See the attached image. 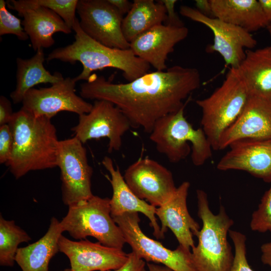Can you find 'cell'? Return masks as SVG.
<instances>
[{
    "label": "cell",
    "mask_w": 271,
    "mask_h": 271,
    "mask_svg": "<svg viewBox=\"0 0 271 271\" xmlns=\"http://www.w3.org/2000/svg\"><path fill=\"white\" fill-rule=\"evenodd\" d=\"M189 33L185 26L161 24L141 34L130 43V49L156 70L168 69L166 61L175 46L184 40Z\"/></svg>",
    "instance_id": "obj_17"
},
{
    "label": "cell",
    "mask_w": 271,
    "mask_h": 271,
    "mask_svg": "<svg viewBox=\"0 0 271 271\" xmlns=\"http://www.w3.org/2000/svg\"><path fill=\"white\" fill-rule=\"evenodd\" d=\"M266 28H267V29L268 30V32L269 33V34L270 39H271V24L269 25L268 26H267V27Z\"/></svg>",
    "instance_id": "obj_41"
},
{
    "label": "cell",
    "mask_w": 271,
    "mask_h": 271,
    "mask_svg": "<svg viewBox=\"0 0 271 271\" xmlns=\"http://www.w3.org/2000/svg\"><path fill=\"white\" fill-rule=\"evenodd\" d=\"M83 144L75 137L59 141L57 167L61 172L62 199L69 206L88 199L91 191L92 168Z\"/></svg>",
    "instance_id": "obj_9"
},
{
    "label": "cell",
    "mask_w": 271,
    "mask_h": 271,
    "mask_svg": "<svg viewBox=\"0 0 271 271\" xmlns=\"http://www.w3.org/2000/svg\"><path fill=\"white\" fill-rule=\"evenodd\" d=\"M190 184L183 182L172 196L156 209V215L161 222V232L163 238L169 228L175 235L179 245L190 250L195 247L193 236H197L200 230L199 223L190 215L187 199Z\"/></svg>",
    "instance_id": "obj_18"
},
{
    "label": "cell",
    "mask_w": 271,
    "mask_h": 271,
    "mask_svg": "<svg viewBox=\"0 0 271 271\" xmlns=\"http://www.w3.org/2000/svg\"><path fill=\"white\" fill-rule=\"evenodd\" d=\"M147 266L148 270H147L145 269L143 271H173L165 265H158L151 263H148Z\"/></svg>",
    "instance_id": "obj_40"
},
{
    "label": "cell",
    "mask_w": 271,
    "mask_h": 271,
    "mask_svg": "<svg viewBox=\"0 0 271 271\" xmlns=\"http://www.w3.org/2000/svg\"><path fill=\"white\" fill-rule=\"evenodd\" d=\"M63 232L60 222L52 217L47 232L42 238L18 249L15 261L23 271H49V262L59 251L58 242Z\"/></svg>",
    "instance_id": "obj_24"
},
{
    "label": "cell",
    "mask_w": 271,
    "mask_h": 271,
    "mask_svg": "<svg viewBox=\"0 0 271 271\" xmlns=\"http://www.w3.org/2000/svg\"><path fill=\"white\" fill-rule=\"evenodd\" d=\"M200 84L198 69L175 65L125 83H113L92 74L81 84L80 94L83 99L112 103L127 117L131 127L150 134L159 119L185 105L184 100Z\"/></svg>",
    "instance_id": "obj_1"
},
{
    "label": "cell",
    "mask_w": 271,
    "mask_h": 271,
    "mask_svg": "<svg viewBox=\"0 0 271 271\" xmlns=\"http://www.w3.org/2000/svg\"><path fill=\"white\" fill-rule=\"evenodd\" d=\"M102 164L110 175L107 176L113 190L110 200V214L112 218L128 212H141L150 220V225L153 228L154 235L157 239L163 238L161 227L156 217V207L138 197L129 189L122 176L118 167H114L112 159L105 157Z\"/></svg>",
    "instance_id": "obj_20"
},
{
    "label": "cell",
    "mask_w": 271,
    "mask_h": 271,
    "mask_svg": "<svg viewBox=\"0 0 271 271\" xmlns=\"http://www.w3.org/2000/svg\"><path fill=\"white\" fill-rule=\"evenodd\" d=\"M244 139H271V100L250 96L239 117L221 136L219 150Z\"/></svg>",
    "instance_id": "obj_19"
},
{
    "label": "cell",
    "mask_w": 271,
    "mask_h": 271,
    "mask_svg": "<svg viewBox=\"0 0 271 271\" xmlns=\"http://www.w3.org/2000/svg\"><path fill=\"white\" fill-rule=\"evenodd\" d=\"M185 107L159 119L150 139L171 163H178L191 154L192 163L202 166L212 157L213 149L202 127L195 129L187 120Z\"/></svg>",
    "instance_id": "obj_5"
},
{
    "label": "cell",
    "mask_w": 271,
    "mask_h": 271,
    "mask_svg": "<svg viewBox=\"0 0 271 271\" xmlns=\"http://www.w3.org/2000/svg\"><path fill=\"white\" fill-rule=\"evenodd\" d=\"M262 263L271 268V242L263 244L260 247Z\"/></svg>",
    "instance_id": "obj_38"
},
{
    "label": "cell",
    "mask_w": 271,
    "mask_h": 271,
    "mask_svg": "<svg viewBox=\"0 0 271 271\" xmlns=\"http://www.w3.org/2000/svg\"><path fill=\"white\" fill-rule=\"evenodd\" d=\"M76 83L74 78L67 77L49 87L32 88L25 94L22 108L34 116L51 119L61 111L88 113L92 104L77 95Z\"/></svg>",
    "instance_id": "obj_13"
},
{
    "label": "cell",
    "mask_w": 271,
    "mask_h": 271,
    "mask_svg": "<svg viewBox=\"0 0 271 271\" xmlns=\"http://www.w3.org/2000/svg\"><path fill=\"white\" fill-rule=\"evenodd\" d=\"M123 16L127 14L131 9L132 2L128 0H108Z\"/></svg>",
    "instance_id": "obj_36"
},
{
    "label": "cell",
    "mask_w": 271,
    "mask_h": 271,
    "mask_svg": "<svg viewBox=\"0 0 271 271\" xmlns=\"http://www.w3.org/2000/svg\"><path fill=\"white\" fill-rule=\"evenodd\" d=\"M229 147L217 165L218 170L243 171L271 183V139L241 140Z\"/></svg>",
    "instance_id": "obj_16"
},
{
    "label": "cell",
    "mask_w": 271,
    "mask_h": 271,
    "mask_svg": "<svg viewBox=\"0 0 271 271\" xmlns=\"http://www.w3.org/2000/svg\"><path fill=\"white\" fill-rule=\"evenodd\" d=\"M14 112L10 101L4 96L0 97V126L8 124Z\"/></svg>",
    "instance_id": "obj_35"
},
{
    "label": "cell",
    "mask_w": 271,
    "mask_h": 271,
    "mask_svg": "<svg viewBox=\"0 0 271 271\" xmlns=\"http://www.w3.org/2000/svg\"><path fill=\"white\" fill-rule=\"evenodd\" d=\"M180 13L211 30L214 36L213 43L207 46L206 51L219 53L225 65L230 68L237 69L245 58L244 48L251 49L257 44L250 33L218 18L206 16L196 9L181 6Z\"/></svg>",
    "instance_id": "obj_11"
},
{
    "label": "cell",
    "mask_w": 271,
    "mask_h": 271,
    "mask_svg": "<svg viewBox=\"0 0 271 271\" xmlns=\"http://www.w3.org/2000/svg\"><path fill=\"white\" fill-rule=\"evenodd\" d=\"M125 240L139 257L148 262L163 264L173 271H197L190 250L179 245L171 250L146 235L141 230L138 212H128L113 218Z\"/></svg>",
    "instance_id": "obj_8"
},
{
    "label": "cell",
    "mask_w": 271,
    "mask_h": 271,
    "mask_svg": "<svg viewBox=\"0 0 271 271\" xmlns=\"http://www.w3.org/2000/svg\"><path fill=\"white\" fill-rule=\"evenodd\" d=\"M165 6L161 1L134 0L123 18L122 31L129 43L138 36L166 20Z\"/></svg>",
    "instance_id": "obj_26"
},
{
    "label": "cell",
    "mask_w": 271,
    "mask_h": 271,
    "mask_svg": "<svg viewBox=\"0 0 271 271\" xmlns=\"http://www.w3.org/2000/svg\"><path fill=\"white\" fill-rule=\"evenodd\" d=\"M23 18L22 26L34 51L47 48L55 43L53 35L57 32H72L65 21L53 11L44 7L28 9L18 14Z\"/></svg>",
    "instance_id": "obj_21"
},
{
    "label": "cell",
    "mask_w": 271,
    "mask_h": 271,
    "mask_svg": "<svg viewBox=\"0 0 271 271\" xmlns=\"http://www.w3.org/2000/svg\"><path fill=\"white\" fill-rule=\"evenodd\" d=\"M250 226L254 231L271 232V184L261 198L258 208L252 214Z\"/></svg>",
    "instance_id": "obj_29"
},
{
    "label": "cell",
    "mask_w": 271,
    "mask_h": 271,
    "mask_svg": "<svg viewBox=\"0 0 271 271\" xmlns=\"http://www.w3.org/2000/svg\"><path fill=\"white\" fill-rule=\"evenodd\" d=\"M198 215L202 227L197 246L192 249V258L197 271H230L234 259L227 235L233 220L220 205L217 214L211 210L206 193L196 191Z\"/></svg>",
    "instance_id": "obj_4"
},
{
    "label": "cell",
    "mask_w": 271,
    "mask_h": 271,
    "mask_svg": "<svg viewBox=\"0 0 271 271\" xmlns=\"http://www.w3.org/2000/svg\"><path fill=\"white\" fill-rule=\"evenodd\" d=\"M6 4L4 0L0 1V36L12 34L20 40H28L29 37L22 26V22L8 11Z\"/></svg>",
    "instance_id": "obj_30"
},
{
    "label": "cell",
    "mask_w": 271,
    "mask_h": 271,
    "mask_svg": "<svg viewBox=\"0 0 271 271\" xmlns=\"http://www.w3.org/2000/svg\"><path fill=\"white\" fill-rule=\"evenodd\" d=\"M8 124L14 145L6 165L17 179L30 171L57 167L59 140L51 118L34 116L21 108Z\"/></svg>",
    "instance_id": "obj_2"
},
{
    "label": "cell",
    "mask_w": 271,
    "mask_h": 271,
    "mask_svg": "<svg viewBox=\"0 0 271 271\" xmlns=\"http://www.w3.org/2000/svg\"><path fill=\"white\" fill-rule=\"evenodd\" d=\"M45 60L43 49L38 50L30 58H17L16 87L10 94L14 103H22L25 94L36 85L54 84L64 78L59 72L52 74L47 70L44 66Z\"/></svg>",
    "instance_id": "obj_25"
},
{
    "label": "cell",
    "mask_w": 271,
    "mask_h": 271,
    "mask_svg": "<svg viewBox=\"0 0 271 271\" xmlns=\"http://www.w3.org/2000/svg\"><path fill=\"white\" fill-rule=\"evenodd\" d=\"M237 69L250 96L271 100V46L246 50Z\"/></svg>",
    "instance_id": "obj_23"
},
{
    "label": "cell",
    "mask_w": 271,
    "mask_h": 271,
    "mask_svg": "<svg viewBox=\"0 0 271 271\" xmlns=\"http://www.w3.org/2000/svg\"><path fill=\"white\" fill-rule=\"evenodd\" d=\"M110 200L93 195L69 205L67 214L60 222L63 232L76 239L92 236L102 245L122 249L125 240L111 216Z\"/></svg>",
    "instance_id": "obj_7"
},
{
    "label": "cell",
    "mask_w": 271,
    "mask_h": 271,
    "mask_svg": "<svg viewBox=\"0 0 271 271\" xmlns=\"http://www.w3.org/2000/svg\"><path fill=\"white\" fill-rule=\"evenodd\" d=\"M250 96L237 69L230 68L219 87L196 100L202 110V128L213 150H219L221 136L239 117Z\"/></svg>",
    "instance_id": "obj_6"
},
{
    "label": "cell",
    "mask_w": 271,
    "mask_h": 271,
    "mask_svg": "<svg viewBox=\"0 0 271 271\" xmlns=\"http://www.w3.org/2000/svg\"><path fill=\"white\" fill-rule=\"evenodd\" d=\"M123 178L138 197L156 207L169 200L177 188L172 172L148 158H140L129 166Z\"/></svg>",
    "instance_id": "obj_14"
},
{
    "label": "cell",
    "mask_w": 271,
    "mask_h": 271,
    "mask_svg": "<svg viewBox=\"0 0 271 271\" xmlns=\"http://www.w3.org/2000/svg\"><path fill=\"white\" fill-rule=\"evenodd\" d=\"M62 271H73V270L71 268H67V269H65L64 270Z\"/></svg>",
    "instance_id": "obj_42"
},
{
    "label": "cell",
    "mask_w": 271,
    "mask_h": 271,
    "mask_svg": "<svg viewBox=\"0 0 271 271\" xmlns=\"http://www.w3.org/2000/svg\"><path fill=\"white\" fill-rule=\"evenodd\" d=\"M161 2L166 9L167 24L173 26H184V23L175 12V6L177 1L176 0H161Z\"/></svg>",
    "instance_id": "obj_34"
},
{
    "label": "cell",
    "mask_w": 271,
    "mask_h": 271,
    "mask_svg": "<svg viewBox=\"0 0 271 271\" xmlns=\"http://www.w3.org/2000/svg\"><path fill=\"white\" fill-rule=\"evenodd\" d=\"M195 2L198 11L206 16L213 17L209 0H196Z\"/></svg>",
    "instance_id": "obj_37"
},
{
    "label": "cell",
    "mask_w": 271,
    "mask_h": 271,
    "mask_svg": "<svg viewBox=\"0 0 271 271\" xmlns=\"http://www.w3.org/2000/svg\"><path fill=\"white\" fill-rule=\"evenodd\" d=\"M131 127L127 117L112 103L95 100L91 110L79 115L78 122L71 128L83 144L101 138L108 139V152L119 151L123 135Z\"/></svg>",
    "instance_id": "obj_10"
},
{
    "label": "cell",
    "mask_w": 271,
    "mask_h": 271,
    "mask_svg": "<svg viewBox=\"0 0 271 271\" xmlns=\"http://www.w3.org/2000/svg\"><path fill=\"white\" fill-rule=\"evenodd\" d=\"M31 237L23 229L15 224L14 220H6L0 217V264L12 266L19 244L29 242Z\"/></svg>",
    "instance_id": "obj_27"
},
{
    "label": "cell",
    "mask_w": 271,
    "mask_h": 271,
    "mask_svg": "<svg viewBox=\"0 0 271 271\" xmlns=\"http://www.w3.org/2000/svg\"><path fill=\"white\" fill-rule=\"evenodd\" d=\"M78 0H12L7 3L8 7L18 14L38 7L49 9L58 14L72 29L76 18L75 13Z\"/></svg>",
    "instance_id": "obj_28"
},
{
    "label": "cell",
    "mask_w": 271,
    "mask_h": 271,
    "mask_svg": "<svg viewBox=\"0 0 271 271\" xmlns=\"http://www.w3.org/2000/svg\"><path fill=\"white\" fill-rule=\"evenodd\" d=\"M229 235L234 246V259L230 271H254L246 258V237L241 232L229 230Z\"/></svg>",
    "instance_id": "obj_31"
},
{
    "label": "cell",
    "mask_w": 271,
    "mask_h": 271,
    "mask_svg": "<svg viewBox=\"0 0 271 271\" xmlns=\"http://www.w3.org/2000/svg\"><path fill=\"white\" fill-rule=\"evenodd\" d=\"M59 251L69 258L73 271H107L121 267L128 259V254L121 249L105 246L87 239L72 241L61 235Z\"/></svg>",
    "instance_id": "obj_15"
},
{
    "label": "cell",
    "mask_w": 271,
    "mask_h": 271,
    "mask_svg": "<svg viewBox=\"0 0 271 271\" xmlns=\"http://www.w3.org/2000/svg\"><path fill=\"white\" fill-rule=\"evenodd\" d=\"M213 17L251 33L267 28V19L256 0H209Z\"/></svg>",
    "instance_id": "obj_22"
},
{
    "label": "cell",
    "mask_w": 271,
    "mask_h": 271,
    "mask_svg": "<svg viewBox=\"0 0 271 271\" xmlns=\"http://www.w3.org/2000/svg\"><path fill=\"white\" fill-rule=\"evenodd\" d=\"M268 21L271 23V0H258Z\"/></svg>",
    "instance_id": "obj_39"
},
{
    "label": "cell",
    "mask_w": 271,
    "mask_h": 271,
    "mask_svg": "<svg viewBox=\"0 0 271 271\" xmlns=\"http://www.w3.org/2000/svg\"><path fill=\"white\" fill-rule=\"evenodd\" d=\"M76 12L89 37L109 47L130 48L122 33L123 16L108 0H78Z\"/></svg>",
    "instance_id": "obj_12"
},
{
    "label": "cell",
    "mask_w": 271,
    "mask_h": 271,
    "mask_svg": "<svg viewBox=\"0 0 271 271\" xmlns=\"http://www.w3.org/2000/svg\"><path fill=\"white\" fill-rule=\"evenodd\" d=\"M75 41L71 44L53 50L46 58L50 61L59 60L82 65L81 72L74 79L76 82L87 81L93 71L112 68L122 72L127 82H130L149 72L151 66L137 56L132 50L106 46L87 35L76 18L72 26Z\"/></svg>",
    "instance_id": "obj_3"
},
{
    "label": "cell",
    "mask_w": 271,
    "mask_h": 271,
    "mask_svg": "<svg viewBox=\"0 0 271 271\" xmlns=\"http://www.w3.org/2000/svg\"><path fill=\"white\" fill-rule=\"evenodd\" d=\"M14 145L13 136L9 124L0 126V163H8L11 158Z\"/></svg>",
    "instance_id": "obj_32"
},
{
    "label": "cell",
    "mask_w": 271,
    "mask_h": 271,
    "mask_svg": "<svg viewBox=\"0 0 271 271\" xmlns=\"http://www.w3.org/2000/svg\"><path fill=\"white\" fill-rule=\"evenodd\" d=\"M145 264L144 259L131 251L128 253V259L124 265L118 269L107 271H143Z\"/></svg>",
    "instance_id": "obj_33"
}]
</instances>
